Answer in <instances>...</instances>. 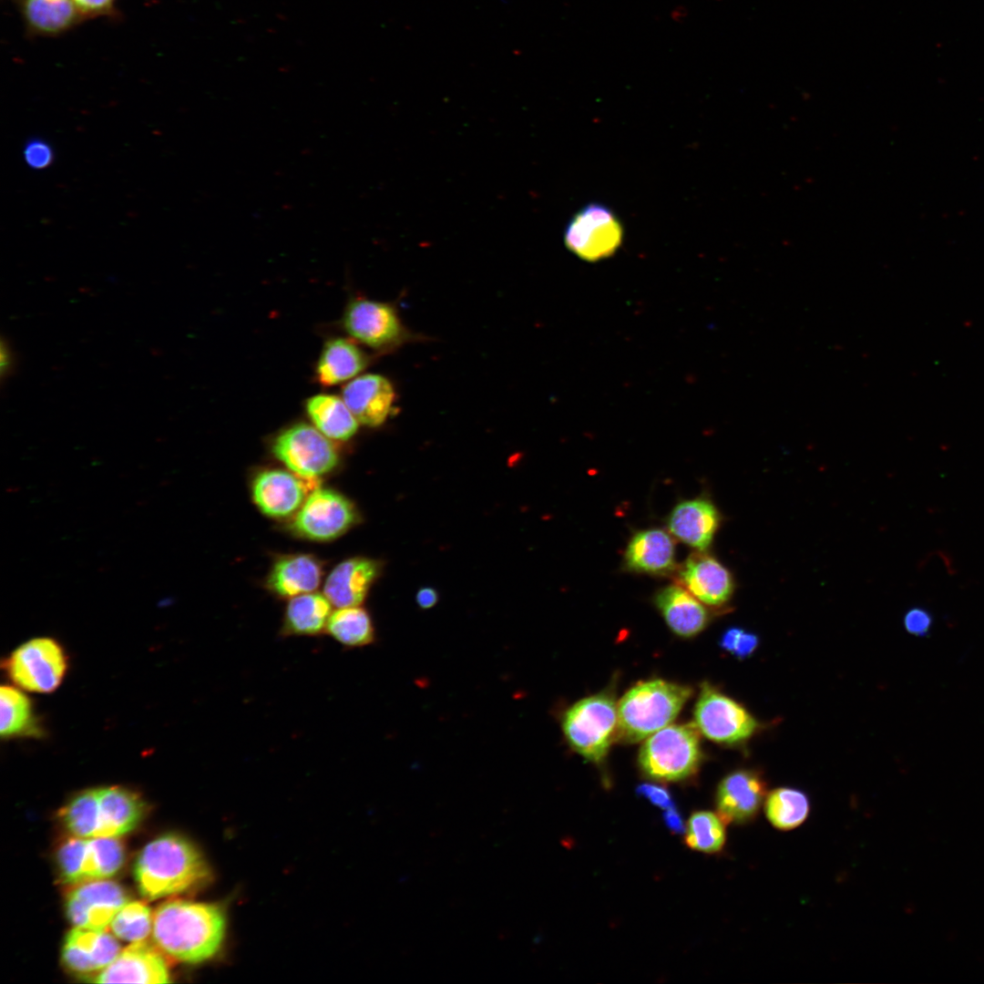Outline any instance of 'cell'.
<instances>
[{
	"label": "cell",
	"instance_id": "9a60e30c",
	"mask_svg": "<svg viewBox=\"0 0 984 984\" xmlns=\"http://www.w3.org/2000/svg\"><path fill=\"white\" fill-rule=\"evenodd\" d=\"M317 487V480L303 478L290 470L271 468L254 477L251 497L264 515L282 518L294 515Z\"/></svg>",
	"mask_w": 984,
	"mask_h": 984
},
{
	"label": "cell",
	"instance_id": "52a82bcc",
	"mask_svg": "<svg viewBox=\"0 0 984 984\" xmlns=\"http://www.w3.org/2000/svg\"><path fill=\"white\" fill-rule=\"evenodd\" d=\"M124 859V847L118 837L85 838L72 835L60 845L56 852L60 878L71 886L108 879L118 872Z\"/></svg>",
	"mask_w": 984,
	"mask_h": 984
},
{
	"label": "cell",
	"instance_id": "9c48e42d",
	"mask_svg": "<svg viewBox=\"0 0 984 984\" xmlns=\"http://www.w3.org/2000/svg\"><path fill=\"white\" fill-rule=\"evenodd\" d=\"M11 681L33 692L55 691L62 682L67 660L60 644L51 638H36L16 648L3 662Z\"/></svg>",
	"mask_w": 984,
	"mask_h": 984
},
{
	"label": "cell",
	"instance_id": "e0dca14e",
	"mask_svg": "<svg viewBox=\"0 0 984 984\" xmlns=\"http://www.w3.org/2000/svg\"><path fill=\"white\" fill-rule=\"evenodd\" d=\"M117 937L106 929L74 927L66 936L62 962L72 973L90 979L109 965L120 952Z\"/></svg>",
	"mask_w": 984,
	"mask_h": 984
},
{
	"label": "cell",
	"instance_id": "1f68e13d",
	"mask_svg": "<svg viewBox=\"0 0 984 984\" xmlns=\"http://www.w3.org/2000/svg\"><path fill=\"white\" fill-rule=\"evenodd\" d=\"M2 738L36 735L39 729L29 698L18 689L2 685L0 691Z\"/></svg>",
	"mask_w": 984,
	"mask_h": 984
},
{
	"label": "cell",
	"instance_id": "83f0119b",
	"mask_svg": "<svg viewBox=\"0 0 984 984\" xmlns=\"http://www.w3.org/2000/svg\"><path fill=\"white\" fill-rule=\"evenodd\" d=\"M333 604L323 593L309 592L290 599L284 611L281 634L316 636L325 632Z\"/></svg>",
	"mask_w": 984,
	"mask_h": 984
},
{
	"label": "cell",
	"instance_id": "6da1fadb",
	"mask_svg": "<svg viewBox=\"0 0 984 984\" xmlns=\"http://www.w3.org/2000/svg\"><path fill=\"white\" fill-rule=\"evenodd\" d=\"M226 919L217 905L171 900L153 913L152 938L167 956L180 962L200 963L212 958L225 935Z\"/></svg>",
	"mask_w": 984,
	"mask_h": 984
},
{
	"label": "cell",
	"instance_id": "3957f363",
	"mask_svg": "<svg viewBox=\"0 0 984 984\" xmlns=\"http://www.w3.org/2000/svg\"><path fill=\"white\" fill-rule=\"evenodd\" d=\"M147 805L136 792L121 786L85 789L59 811L67 830L75 836L118 837L143 819Z\"/></svg>",
	"mask_w": 984,
	"mask_h": 984
},
{
	"label": "cell",
	"instance_id": "7c38bea8",
	"mask_svg": "<svg viewBox=\"0 0 984 984\" xmlns=\"http://www.w3.org/2000/svg\"><path fill=\"white\" fill-rule=\"evenodd\" d=\"M694 720L705 737L725 745L744 743L760 726L745 707L709 683L702 685Z\"/></svg>",
	"mask_w": 984,
	"mask_h": 984
},
{
	"label": "cell",
	"instance_id": "ffe728a7",
	"mask_svg": "<svg viewBox=\"0 0 984 984\" xmlns=\"http://www.w3.org/2000/svg\"><path fill=\"white\" fill-rule=\"evenodd\" d=\"M679 579L694 597L710 606L725 604L734 589L730 571L715 558L700 551L686 559L679 569Z\"/></svg>",
	"mask_w": 984,
	"mask_h": 984
},
{
	"label": "cell",
	"instance_id": "ab89813d",
	"mask_svg": "<svg viewBox=\"0 0 984 984\" xmlns=\"http://www.w3.org/2000/svg\"><path fill=\"white\" fill-rule=\"evenodd\" d=\"M0 354H1V379H2V381H4L5 379L10 377L14 374L15 368V365H16V358H15V352H14L13 348L11 347L10 343L7 341H5L4 337H2V340H1V352H0Z\"/></svg>",
	"mask_w": 984,
	"mask_h": 984
},
{
	"label": "cell",
	"instance_id": "ba28073f",
	"mask_svg": "<svg viewBox=\"0 0 984 984\" xmlns=\"http://www.w3.org/2000/svg\"><path fill=\"white\" fill-rule=\"evenodd\" d=\"M272 451L290 471L307 479L317 480L339 463V452L332 440L305 423L294 424L279 433Z\"/></svg>",
	"mask_w": 984,
	"mask_h": 984
},
{
	"label": "cell",
	"instance_id": "30bf717a",
	"mask_svg": "<svg viewBox=\"0 0 984 984\" xmlns=\"http://www.w3.org/2000/svg\"><path fill=\"white\" fill-rule=\"evenodd\" d=\"M360 519L354 504L343 494L327 487H315L294 514L291 529L297 536L329 541L341 537Z\"/></svg>",
	"mask_w": 984,
	"mask_h": 984
},
{
	"label": "cell",
	"instance_id": "44dd1931",
	"mask_svg": "<svg viewBox=\"0 0 984 984\" xmlns=\"http://www.w3.org/2000/svg\"><path fill=\"white\" fill-rule=\"evenodd\" d=\"M380 570V563L369 558L345 559L338 563L327 576L323 594L337 608L360 606Z\"/></svg>",
	"mask_w": 984,
	"mask_h": 984
},
{
	"label": "cell",
	"instance_id": "836d02e7",
	"mask_svg": "<svg viewBox=\"0 0 984 984\" xmlns=\"http://www.w3.org/2000/svg\"><path fill=\"white\" fill-rule=\"evenodd\" d=\"M153 914L141 901L126 903L114 916L109 927L119 939L137 942L145 940L152 931Z\"/></svg>",
	"mask_w": 984,
	"mask_h": 984
},
{
	"label": "cell",
	"instance_id": "277c9868",
	"mask_svg": "<svg viewBox=\"0 0 984 984\" xmlns=\"http://www.w3.org/2000/svg\"><path fill=\"white\" fill-rule=\"evenodd\" d=\"M687 686L652 680L628 691L618 704L616 736L638 743L671 723L690 698Z\"/></svg>",
	"mask_w": 984,
	"mask_h": 984
},
{
	"label": "cell",
	"instance_id": "e575fe53",
	"mask_svg": "<svg viewBox=\"0 0 984 984\" xmlns=\"http://www.w3.org/2000/svg\"><path fill=\"white\" fill-rule=\"evenodd\" d=\"M759 644L758 636L739 627L726 630L720 640L721 648L743 660L751 656Z\"/></svg>",
	"mask_w": 984,
	"mask_h": 984
},
{
	"label": "cell",
	"instance_id": "4fadbf2b",
	"mask_svg": "<svg viewBox=\"0 0 984 984\" xmlns=\"http://www.w3.org/2000/svg\"><path fill=\"white\" fill-rule=\"evenodd\" d=\"M623 228L614 212L600 203H589L569 221L564 242L578 257L596 261L611 256L620 246Z\"/></svg>",
	"mask_w": 984,
	"mask_h": 984
},
{
	"label": "cell",
	"instance_id": "4316f807",
	"mask_svg": "<svg viewBox=\"0 0 984 984\" xmlns=\"http://www.w3.org/2000/svg\"><path fill=\"white\" fill-rule=\"evenodd\" d=\"M369 364L368 355L346 338H333L323 346L316 364V379L322 385L331 386L349 380Z\"/></svg>",
	"mask_w": 984,
	"mask_h": 984
},
{
	"label": "cell",
	"instance_id": "5b68a950",
	"mask_svg": "<svg viewBox=\"0 0 984 984\" xmlns=\"http://www.w3.org/2000/svg\"><path fill=\"white\" fill-rule=\"evenodd\" d=\"M699 730L695 723L671 724L646 740L639 754V764L649 777L660 781H679L693 774L700 764Z\"/></svg>",
	"mask_w": 984,
	"mask_h": 984
},
{
	"label": "cell",
	"instance_id": "2e32d148",
	"mask_svg": "<svg viewBox=\"0 0 984 984\" xmlns=\"http://www.w3.org/2000/svg\"><path fill=\"white\" fill-rule=\"evenodd\" d=\"M162 953L156 945L145 940L132 942L88 981L144 984L170 982L169 969Z\"/></svg>",
	"mask_w": 984,
	"mask_h": 984
},
{
	"label": "cell",
	"instance_id": "7a4b0ae2",
	"mask_svg": "<svg viewBox=\"0 0 984 984\" xmlns=\"http://www.w3.org/2000/svg\"><path fill=\"white\" fill-rule=\"evenodd\" d=\"M134 876L148 900L195 890L210 881V868L201 852L187 838L165 834L139 852Z\"/></svg>",
	"mask_w": 984,
	"mask_h": 984
},
{
	"label": "cell",
	"instance_id": "8992f818",
	"mask_svg": "<svg viewBox=\"0 0 984 984\" xmlns=\"http://www.w3.org/2000/svg\"><path fill=\"white\" fill-rule=\"evenodd\" d=\"M618 706L609 693H599L572 705L562 718L569 745L584 758L599 763L617 733Z\"/></svg>",
	"mask_w": 984,
	"mask_h": 984
},
{
	"label": "cell",
	"instance_id": "d6986e66",
	"mask_svg": "<svg viewBox=\"0 0 984 984\" xmlns=\"http://www.w3.org/2000/svg\"><path fill=\"white\" fill-rule=\"evenodd\" d=\"M343 399L360 424L376 427L383 425L392 413L395 392L386 377L365 374L343 387Z\"/></svg>",
	"mask_w": 984,
	"mask_h": 984
},
{
	"label": "cell",
	"instance_id": "f1b7e54d",
	"mask_svg": "<svg viewBox=\"0 0 984 984\" xmlns=\"http://www.w3.org/2000/svg\"><path fill=\"white\" fill-rule=\"evenodd\" d=\"M305 408L314 426L330 439L346 441L357 432L359 422L343 399L336 395H313L306 401Z\"/></svg>",
	"mask_w": 984,
	"mask_h": 984
},
{
	"label": "cell",
	"instance_id": "ac0fdd59",
	"mask_svg": "<svg viewBox=\"0 0 984 984\" xmlns=\"http://www.w3.org/2000/svg\"><path fill=\"white\" fill-rule=\"evenodd\" d=\"M765 796L766 783L757 771L736 770L727 774L718 786L719 815L726 823H748L756 816Z\"/></svg>",
	"mask_w": 984,
	"mask_h": 984
},
{
	"label": "cell",
	"instance_id": "60d3db41",
	"mask_svg": "<svg viewBox=\"0 0 984 984\" xmlns=\"http://www.w3.org/2000/svg\"><path fill=\"white\" fill-rule=\"evenodd\" d=\"M415 601L421 609H430L437 603L438 593L432 587H423L416 592Z\"/></svg>",
	"mask_w": 984,
	"mask_h": 984
},
{
	"label": "cell",
	"instance_id": "74e56055",
	"mask_svg": "<svg viewBox=\"0 0 984 984\" xmlns=\"http://www.w3.org/2000/svg\"><path fill=\"white\" fill-rule=\"evenodd\" d=\"M73 2L85 19L111 15L115 12L116 0H73Z\"/></svg>",
	"mask_w": 984,
	"mask_h": 984
},
{
	"label": "cell",
	"instance_id": "484cf974",
	"mask_svg": "<svg viewBox=\"0 0 984 984\" xmlns=\"http://www.w3.org/2000/svg\"><path fill=\"white\" fill-rule=\"evenodd\" d=\"M26 30L38 36H57L85 20L73 0H16Z\"/></svg>",
	"mask_w": 984,
	"mask_h": 984
},
{
	"label": "cell",
	"instance_id": "d590c367",
	"mask_svg": "<svg viewBox=\"0 0 984 984\" xmlns=\"http://www.w3.org/2000/svg\"><path fill=\"white\" fill-rule=\"evenodd\" d=\"M24 159L32 169H46L51 165L54 152L51 146L45 140L33 138L25 146Z\"/></svg>",
	"mask_w": 984,
	"mask_h": 984
},
{
	"label": "cell",
	"instance_id": "b9f144b4",
	"mask_svg": "<svg viewBox=\"0 0 984 984\" xmlns=\"http://www.w3.org/2000/svg\"><path fill=\"white\" fill-rule=\"evenodd\" d=\"M663 819L665 825L671 831L674 833H682L685 830L683 820L675 807L666 809L663 814Z\"/></svg>",
	"mask_w": 984,
	"mask_h": 984
},
{
	"label": "cell",
	"instance_id": "d6a6232c",
	"mask_svg": "<svg viewBox=\"0 0 984 984\" xmlns=\"http://www.w3.org/2000/svg\"><path fill=\"white\" fill-rule=\"evenodd\" d=\"M724 821L714 813H693L687 824L685 842L691 848L703 853L719 852L725 843Z\"/></svg>",
	"mask_w": 984,
	"mask_h": 984
},
{
	"label": "cell",
	"instance_id": "603a6c76",
	"mask_svg": "<svg viewBox=\"0 0 984 984\" xmlns=\"http://www.w3.org/2000/svg\"><path fill=\"white\" fill-rule=\"evenodd\" d=\"M323 575V565L313 555L282 556L273 563L266 579V587L280 598L292 599L315 591Z\"/></svg>",
	"mask_w": 984,
	"mask_h": 984
},
{
	"label": "cell",
	"instance_id": "5bb4252c",
	"mask_svg": "<svg viewBox=\"0 0 984 984\" xmlns=\"http://www.w3.org/2000/svg\"><path fill=\"white\" fill-rule=\"evenodd\" d=\"M128 902L125 889L108 879L73 886L66 897V914L74 927L105 929Z\"/></svg>",
	"mask_w": 984,
	"mask_h": 984
},
{
	"label": "cell",
	"instance_id": "cb8c5ba5",
	"mask_svg": "<svg viewBox=\"0 0 984 984\" xmlns=\"http://www.w3.org/2000/svg\"><path fill=\"white\" fill-rule=\"evenodd\" d=\"M674 542L662 529L650 528L638 531L630 539L624 554L628 569L663 575L675 565Z\"/></svg>",
	"mask_w": 984,
	"mask_h": 984
},
{
	"label": "cell",
	"instance_id": "8d00e7d4",
	"mask_svg": "<svg viewBox=\"0 0 984 984\" xmlns=\"http://www.w3.org/2000/svg\"><path fill=\"white\" fill-rule=\"evenodd\" d=\"M906 630L915 636L923 637L929 633L933 625V616L925 608L913 607L904 615Z\"/></svg>",
	"mask_w": 984,
	"mask_h": 984
},
{
	"label": "cell",
	"instance_id": "f35d334b",
	"mask_svg": "<svg viewBox=\"0 0 984 984\" xmlns=\"http://www.w3.org/2000/svg\"><path fill=\"white\" fill-rule=\"evenodd\" d=\"M636 792L645 797L649 802L662 809L675 807L672 797L668 790L653 784H641L638 785Z\"/></svg>",
	"mask_w": 984,
	"mask_h": 984
},
{
	"label": "cell",
	"instance_id": "7bdbcfd3",
	"mask_svg": "<svg viewBox=\"0 0 984 984\" xmlns=\"http://www.w3.org/2000/svg\"><path fill=\"white\" fill-rule=\"evenodd\" d=\"M500 1H501V2H506V1H507V0H500Z\"/></svg>",
	"mask_w": 984,
	"mask_h": 984
},
{
	"label": "cell",
	"instance_id": "8fae6325",
	"mask_svg": "<svg viewBox=\"0 0 984 984\" xmlns=\"http://www.w3.org/2000/svg\"><path fill=\"white\" fill-rule=\"evenodd\" d=\"M343 324L351 337L377 352L392 351L416 338L393 305L367 298L348 303Z\"/></svg>",
	"mask_w": 984,
	"mask_h": 984
},
{
	"label": "cell",
	"instance_id": "7402d4cb",
	"mask_svg": "<svg viewBox=\"0 0 984 984\" xmlns=\"http://www.w3.org/2000/svg\"><path fill=\"white\" fill-rule=\"evenodd\" d=\"M719 523L715 506L706 498L698 497L678 504L671 512L667 526L675 538L703 551L710 546Z\"/></svg>",
	"mask_w": 984,
	"mask_h": 984
},
{
	"label": "cell",
	"instance_id": "d4e9b609",
	"mask_svg": "<svg viewBox=\"0 0 984 984\" xmlns=\"http://www.w3.org/2000/svg\"><path fill=\"white\" fill-rule=\"evenodd\" d=\"M654 600L668 626L679 636L692 637L707 625L709 614L702 602L681 585L662 588Z\"/></svg>",
	"mask_w": 984,
	"mask_h": 984
},
{
	"label": "cell",
	"instance_id": "f546056e",
	"mask_svg": "<svg viewBox=\"0 0 984 984\" xmlns=\"http://www.w3.org/2000/svg\"><path fill=\"white\" fill-rule=\"evenodd\" d=\"M325 632L349 648L369 645L375 639L372 618L361 606L338 608L332 612Z\"/></svg>",
	"mask_w": 984,
	"mask_h": 984
},
{
	"label": "cell",
	"instance_id": "4dcf8cb0",
	"mask_svg": "<svg viewBox=\"0 0 984 984\" xmlns=\"http://www.w3.org/2000/svg\"><path fill=\"white\" fill-rule=\"evenodd\" d=\"M810 803L802 791L791 787H777L764 799V813L776 829L789 831L801 825L807 818Z\"/></svg>",
	"mask_w": 984,
	"mask_h": 984
}]
</instances>
